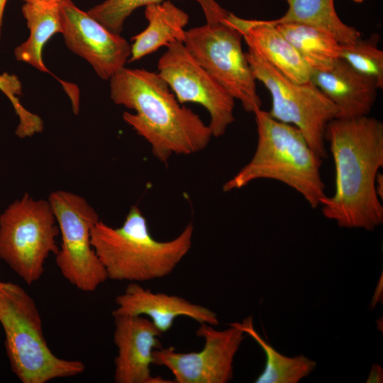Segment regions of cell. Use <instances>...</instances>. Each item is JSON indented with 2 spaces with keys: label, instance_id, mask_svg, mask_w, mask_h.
<instances>
[{
  "label": "cell",
  "instance_id": "obj_11",
  "mask_svg": "<svg viewBox=\"0 0 383 383\" xmlns=\"http://www.w3.org/2000/svg\"><path fill=\"white\" fill-rule=\"evenodd\" d=\"M230 328L218 331L213 326L202 323L196 335L204 339L198 352L179 353L174 347L158 348L152 353L154 365L165 366L177 383H226L233 377V360L245 333Z\"/></svg>",
  "mask_w": 383,
  "mask_h": 383
},
{
  "label": "cell",
  "instance_id": "obj_6",
  "mask_svg": "<svg viewBox=\"0 0 383 383\" xmlns=\"http://www.w3.org/2000/svg\"><path fill=\"white\" fill-rule=\"evenodd\" d=\"M58 225L48 199L25 193L0 215V258L28 285L38 281L59 246Z\"/></svg>",
  "mask_w": 383,
  "mask_h": 383
},
{
  "label": "cell",
  "instance_id": "obj_24",
  "mask_svg": "<svg viewBox=\"0 0 383 383\" xmlns=\"http://www.w3.org/2000/svg\"><path fill=\"white\" fill-rule=\"evenodd\" d=\"M0 90L11 101L18 117V128L23 131L36 128L40 123V117L28 111L19 101L18 96L22 93V85L18 78L8 73L0 74Z\"/></svg>",
  "mask_w": 383,
  "mask_h": 383
},
{
  "label": "cell",
  "instance_id": "obj_8",
  "mask_svg": "<svg viewBox=\"0 0 383 383\" xmlns=\"http://www.w3.org/2000/svg\"><path fill=\"white\" fill-rule=\"evenodd\" d=\"M58 225L61 245L55 262L63 277L77 289L92 292L108 279L91 242L100 221L96 209L83 196L56 190L48 198Z\"/></svg>",
  "mask_w": 383,
  "mask_h": 383
},
{
  "label": "cell",
  "instance_id": "obj_20",
  "mask_svg": "<svg viewBox=\"0 0 383 383\" xmlns=\"http://www.w3.org/2000/svg\"><path fill=\"white\" fill-rule=\"evenodd\" d=\"M312 70H326L340 58L342 44L318 28L298 23L275 25Z\"/></svg>",
  "mask_w": 383,
  "mask_h": 383
},
{
  "label": "cell",
  "instance_id": "obj_16",
  "mask_svg": "<svg viewBox=\"0 0 383 383\" xmlns=\"http://www.w3.org/2000/svg\"><path fill=\"white\" fill-rule=\"evenodd\" d=\"M226 20L242 34L248 49L271 64L290 80H310L312 70L275 26L267 20L244 19L228 13Z\"/></svg>",
  "mask_w": 383,
  "mask_h": 383
},
{
  "label": "cell",
  "instance_id": "obj_30",
  "mask_svg": "<svg viewBox=\"0 0 383 383\" xmlns=\"http://www.w3.org/2000/svg\"><path fill=\"white\" fill-rule=\"evenodd\" d=\"M354 2L355 3H358V4H360V3H362L364 1V0H353Z\"/></svg>",
  "mask_w": 383,
  "mask_h": 383
},
{
  "label": "cell",
  "instance_id": "obj_27",
  "mask_svg": "<svg viewBox=\"0 0 383 383\" xmlns=\"http://www.w3.org/2000/svg\"><path fill=\"white\" fill-rule=\"evenodd\" d=\"M383 176L382 174L379 173L377 174L376 177V191L378 196L382 199L383 196Z\"/></svg>",
  "mask_w": 383,
  "mask_h": 383
},
{
  "label": "cell",
  "instance_id": "obj_28",
  "mask_svg": "<svg viewBox=\"0 0 383 383\" xmlns=\"http://www.w3.org/2000/svg\"><path fill=\"white\" fill-rule=\"evenodd\" d=\"M24 3L40 4H60L66 0H22Z\"/></svg>",
  "mask_w": 383,
  "mask_h": 383
},
{
  "label": "cell",
  "instance_id": "obj_25",
  "mask_svg": "<svg viewBox=\"0 0 383 383\" xmlns=\"http://www.w3.org/2000/svg\"><path fill=\"white\" fill-rule=\"evenodd\" d=\"M200 5L207 24H216L223 21L229 12L222 8L216 0H196Z\"/></svg>",
  "mask_w": 383,
  "mask_h": 383
},
{
  "label": "cell",
  "instance_id": "obj_14",
  "mask_svg": "<svg viewBox=\"0 0 383 383\" xmlns=\"http://www.w3.org/2000/svg\"><path fill=\"white\" fill-rule=\"evenodd\" d=\"M116 308L112 316H146L162 333L170 330L179 316L189 317L199 323H219L216 313L206 306L187 299L161 292H153L138 282L129 284L115 299Z\"/></svg>",
  "mask_w": 383,
  "mask_h": 383
},
{
  "label": "cell",
  "instance_id": "obj_22",
  "mask_svg": "<svg viewBox=\"0 0 383 383\" xmlns=\"http://www.w3.org/2000/svg\"><path fill=\"white\" fill-rule=\"evenodd\" d=\"M379 35L360 38L353 43L342 45L340 58L358 72L372 78L379 89L383 88V51L378 48Z\"/></svg>",
  "mask_w": 383,
  "mask_h": 383
},
{
  "label": "cell",
  "instance_id": "obj_15",
  "mask_svg": "<svg viewBox=\"0 0 383 383\" xmlns=\"http://www.w3.org/2000/svg\"><path fill=\"white\" fill-rule=\"evenodd\" d=\"M310 80L338 110L335 118L350 119L368 116L379 89L376 82L364 75L342 58L326 70H312Z\"/></svg>",
  "mask_w": 383,
  "mask_h": 383
},
{
  "label": "cell",
  "instance_id": "obj_19",
  "mask_svg": "<svg viewBox=\"0 0 383 383\" xmlns=\"http://www.w3.org/2000/svg\"><path fill=\"white\" fill-rule=\"evenodd\" d=\"M22 13L30 34L25 42L15 48V57L40 72H49L43 62V50L55 34L62 32L60 4L24 3Z\"/></svg>",
  "mask_w": 383,
  "mask_h": 383
},
{
  "label": "cell",
  "instance_id": "obj_21",
  "mask_svg": "<svg viewBox=\"0 0 383 383\" xmlns=\"http://www.w3.org/2000/svg\"><path fill=\"white\" fill-rule=\"evenodd\" d=\"M229 325L250 335L266 355L265 367L255 382L256 383H296L308 376L316 367L314 360L303 355L287 357L277 351L255 331L251 316L245 318L242 323Z\"/></svg>",
  "mask_w": 383,
  "mask_h": 383
},
{
  "label": "cell",
  "instance_id": "obj_17",
  "mask_svg": "<svg viewBox=\"0 0 383 383\" xmlns=\"http://www.w3.org/2000/svg\"><path fill=\"white\" fill-rule=\"evenodd\" d=\"M145 16L148 25L132 38L128 62H135L155 52L163 46L184 42L185 27L189 16L170 0L145 6Z\"/></svg>",
  "mask_w": 383,
  "mask_h": 383
},
{
  "label": "cell",
  "instance_id": "obj_29",
  "mask_svg": "<svg viewBox=\"0 0 383 383\" xmlns=\"http://www.w3.org/2000/svg\"><path fill=\"white\" fill-rule=\"evenodd\" d=\"M6 2H7V0H0V37H1L2 22H3V16H4V9H5Z\"/></svg>",
  "mask_w": 383,
  "mask_h": 383
},
{
  "label": "cell",
  "instance_id": "obj_26",
  "mask_svg": "<svg viewBox=\"0 0 383 383\" xmlns=\"http://www.w3.org/2000/svg\"><path fill=\"white\" fill-rule=\"evenodd\" d=\"M366 382L367 383L383 382V370L379 364L375 363L372 365Z\"/></svg>",
  "mask_w": 383,
  "mask_h": 383
},
{
  "label": "cell",
  "instance_id": "obj_2",
  "mask_svg": "<svg viewBox=\"0 0 383 383\" xmlns=\"http://www.w3.org/2000/svg\"><path fill=\"white\" fill-rule=\"evenodd\" d=\"M109 80L112 101L135 111L124 112L123 121L148 142L161 162L167 164L174 154L198 152L209 145L213 137L209 125L178 101L157 72L124 67Z\"/></svg>",
  "mask_w": 383,
  "mask_h": 383
},
{
  "label": "cell",
  "instance_id": "obj_3",
  "mask_svg": "<svg viewBox=\"0 0 383 383\" xmlns=\"http://www.w3.org/2000/svg\"><path fill=\"white\" fill-rule=\"evenodd\" d=\"M193 234L190 222L176 238L157 240L143 212L133 205L119 227L100 220L91 231V242L108 279L140 282L171 274L190 250Z\"/></svg>",
  "mask_w": 383,
  "mask_h": 383
},
{
  "label": "cell",
  "instance_id": "obj_23",
  "mask_svg": "<svg viewBox=\"0 0 383 383\" xmlns=\"http://www.w3.org/2000/svg\"><path fill=\"white\" fill-rule=\"evenodd\" d=\"M165 0H105L87 13L107 29L120 34L126 18L138 8Z\"/></svg>",
  "mask_w": 383,
  "mask_h": 383
},
{
  "label": "cell",
  "instance_id": "obj_18",
  "mask_svg": "<svg viewBox=\"0 0 383 383\" xmlns=\"http://www.w3.org/2000/svg\"><path fill=\"white\" fill-rule=\"evenodd\" d=\"M286 13L279 18L267 20L273 26L298 23L311 26L332 35L342 45L353 43L361 38L355 28L343 23L338 16L335 0H285Z\"/></svg>",
  "mask_w": 383,
  "mask_h": 383
},
{
  "label": "cell",
  "instance_id": "obj_12",
  "mask_svg": "<svg viewBox=\"0 0 383 383\" xmlns=\"http://www.w3.org/2000/svg\"><path fill=\"white\" fill-rule=\"evenodd\" d=\"M65 45L87 60L97 75L110 79L125 67L131 55V45L120 34L111 32L66 0L60 4Z\"/></svg>",
  "mask_w": 383,
  "mask_h": 383
},
{
  "label": "cell",
  "instance_id": "obj_9",
  "mask_svg": "<svg viewBox=\"0 0 383 383\" xmlns=\"http://www.w3.org/2000/svg\"><path fill=\"white\" fill-rule=\"evenodd\" d=\"M226 18L216 24L187 30L183 43L201 65L240 101L245 111L253 113L262 106L256 79L242 49V34Z\"/></svg>",
  "mask_w": 383,
  "mask_h": 383
},
{
  "label": "cell",
  "instance_id": "obj_4",
  "mask_svg": "<svg viewBox=\"0 0 383 383\" xmlns=\"http://www.w3.org/2000/svg\"><path fill=\"white\" fill-rule=\"evenodd\" d=\"M257 143L251 160L223 186V192L241 189L252 181H279L300 194L315 209L326 196L321 176L322 159L294 126L255 110Z\"/></svg>",
  "mask_w": 383,
  "mask_h": 383
},
{
  "label": "cell",
  "instance_id": "obj_13",
  "mask_svg": "<svg viewBox=\"0 0 383 383\" xmlns=\"http://www.w3.org/2000/svg\"><path fill=\"white\" fill-rule=\"evenodd\" d=\"M113 342L117 348L114 360L116 383L174 382L151 374L154 350L161 348L162 333L143 316L116 315Z\"/></svg>",
  "mask_w": 383,
  "mask_h": 383
},
{
  "label": "cell",
  "instance_id": "obj_7",
  "mask_svg": "<svg viewBox=\"0 0 383 383\" xmlns=\"http://www.w3.org/2000/svg\"><path fill=\"white\" fill-rule=\"evenodd\" d=\"M245 56L255 79L270 93V116L296 127L318 156L327 157L325 131L337 116L336 106L311 80L303 83L290 80L250 49Z\"/></svg>",
  "mask_w": 383,
  "mask_h": 383
},
{
  "label": "cell",
  "instance_id": "obj_5",
  "mask_svg": "<svg viewBox=\"0 0 383 383\" xmlns=\"http://www.w3.org/2000/svg\"><path fill=\"white\" fill-rule=\"evenodd\" d=\"M0 324L11 370L21 382L45 383L84 372L82 361L52 353L35 302L16 283L0 280Z\"/></svg>",
  "mask_w": 383,
  "mask_h": 383
},
{
  "label": "cell",
  "instance_id": "obj_10",
  "mask_svg": "<svg viewBox=\"0 0 383 383\" xmlns=\"http://www.w3.org/2000/svg\"><path fill=\"white\" fill-rule=\"evenodd\" d=\"M157 70L180 104L195 103L206 109L213 137L226 133L235 119V99L201 65L183 42L167 47L158 60Z\"/></svg>",
  "mask_w": 383,
  "mask_h": 383
},
{
  "label": "cell",
  "instance_id": "obj_1",
  "mask_svg": "<svg viewBox=\"0 0 383 383\" xmlns=\"http://www.w3.org/2000/svg\"><path fill=\"white\" fill-rule=\"evenodd\" d=\"M335 170L334 194L320 201L323 215L347 228L373 231L383 222L376 177L383 167V123L369 116L334 118L326 128Z\"/></svg>",
  "mask_w": 383,
  "mask_h": 383
}]
</instances>
